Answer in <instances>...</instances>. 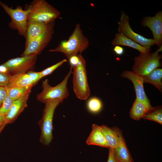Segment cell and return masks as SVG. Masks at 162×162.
Wrapping results in <instances>:
<instances>
[{
	"mask_svg": "<svg viewBox=\"0 0 162 162\" xmlns=\"http://www.w3.org/2000/svg\"><path fill=\"white\" fill-rule=\"evenodd\" d=\"M129 20L128 16L122 12L120 20L118 22L119 33L145 47L150 48L155 44L153 39L146 38L134 32L130 27Z\"/></svg>",
	"mask_w": 162,
	"mask_h": 162,
	"instance_id": "cell-9",
	"label": "cell"
},
{
	"mask_svg": "<svg viewBox=\"0 0 162 162\" xmlns=\"http://www.w3.org/2000/svg\"><path fill=\"white\" fill-rule=\"evenodd\" d=\"M142 25L148 27L152 32L153 40L158 47L161 46L162 41V13L158 12L153 17L144 18L142 22Z\"/></svg>",
	"mask_w": 162,
	"mask_h": 162,
	"instance_id": "cell-12",
	"label": "cell"
},
{
	"mask_svg": "<svg viewBox=\"0 0 162 162\" xmlns=\"http://www.w3.org/2000/svg\"><path fill=\"white\" fill-rule=\"evenodd\" d=\"M5 122V116L0 113V128L2 125L6 124Z\"/></svg>",
	"mask_w": 162,
	"mask_h": 162,
	"instance_id": "cell-34",
	"label": "cell"
},
{
	"mask_svg": "<svg viewBox=\"0 0 162 162\" xmlns=\"http://www.w3.org/2000/svg\"><path fill=\"white\" fill-rule=\"evenodd\" d=\"M55 22L46 24L35 21H28L25 47L31 41L47 30Z\"/></svg>",
	"mask_w": 162,
	"mask_h": 162,
	"instance_id": "cell-14",
	"label": "cell"
},
{
	"mask_svg": "<svg viewBox=\"0 0 162 162\" xmlns=\"http://www.w3.org/2000/svg\"><path fill=\"white\" fill-rule=\"evenodd\" d=\"M6 125V124H4L3 125H2L0 128V133L3 129L5 127Z\"/></svg>",
	"mask_w": 162,
	"mask_h": 162,
	"instance_id": "cell-35",
	"label": "cell"
},
{
	"mask_svg": "<svg viewBox=\"0 0 162 162\" xmlns=\"http://www.w3.org/2000/svg\"><path fill=\"white\" fill-rule=\"evenodd\" d=\"M28 10V21L48 24L54 22L60 15L57 9L45 0H34L26 8Z\"/></svg>",
	"mask_w": 162,
	"mask_h": 162,
	"instance_id": "cell-2",
	"label": "cell"
},
{
	"mask_svg": "<svg viewBox=\"0 0 162 162\" xmlns=\"http://www.w3.org/2000/svg\"><path fill=\"white\" fill-rule=\"evenodd\" d=\"M86 142L89 145H94L102 147L109 148L101 126L96 124H93L92 130Z\"/></svg>",
	"mask_w": 162,
	"mask_h": 162,
	"instance_id": "cell-16",
	"label": "cell"
},
{
	"mask_svg": "<svg viewBox=\"0 0 162 162\" xmlns=\"http://www.w3.org/2000/svg\"><path fill=\"white\" fill-rule=\"evenodd\" d=\"M59 99H56L45 102L43 110V116L38 122L41 133L40 141L45 145H48L53 138V119L55 110L62 103Z\"/></svg>",
	"mask_w": 162,
	"mask_h": 162,
	"instance_id": "cell-5",
	"label": "cell"
},
{
	"mask_svg": "<svg viewBox=\"0 0 162 162\" xmlns=\"http://www.w3.org/2000/svg\"><path fill=\"white\" fill-rule=\"evenodd\" d=\"M67 62V60L64 59L56 64L40 71L42 78L52 74L56 69Z\"/></svg>",
	"mask_w": 162,
	"mask_h": 162,
	"instance_id": "cell-25",
	"label": "cell"
},
{
	"mask_svg": "<svg viewBox=\"0 0 162 162\" xmlns=\"http://www.w3.org/2000/svg\"><path fill=\"white\" fill-rule=\"evenodd\" d=\"M149 109L136 98L130 111V116L132 118L136 120H139L141 118H143Z\"/></svg>",
	"mask_w": 162,
	"mask_h": 162,
	"instance_id": "cell-21",
	"label": "cell"
},
{
	"mask_svg": "<svg viewBox=\"0 0 162 162\" xmlns=\"http://www.w3.org/2000/svg\"><path fill=\"white\" fill-rule=\"evenodd\" d=\"M32 88L27 87L6 88L8 95L14 101L30 93Z\"/></svg>",
	"mask_w": 162,
	"mask_h": 162,
	"instance_id": "cell-23",
	"label": "cell"
},
{
	"mask_svg": "<svg viewBox=\"0 0 162 162\" xmlns=\"http://www.w3.org/2000/svg\"><path fill=\"white\" fill-rule=\"evenodd\" d=\"M30 94L28 93L14 101L5 116L6 124L14 122L27 107V101Z\"/></svg>",
	"mask_w": 162,
	"mask_h": 162,
	"instance_id": "cell-13",
	"label": "cell"
},
{
	"mask_svg": "<svg viewBox=\"0 0 162 162\" xmlns=\"http://www.w3.org/2000/svg\"><path fill=\"white\" fill-rule=\"evenodd\" d=\"M73 68H70L69 72L59 83L55 86H51L49 80L46 79L42 82V91L37 94V100L42 103L56 99H59L62 103L69 96V93L67 87L68 79L72 74Z\"/></svg>",
	"mask_w": 162,
	"mask_h": 162,
	"instance_id": "cell-3",
	"label": "cell"
},
{
	"mask_svg": "<svg viewBox=\"0 0 162 162\" xmlns=\"http://www.w3.org/2000/svg\"><path fill=\"white\" fill-rule=\"evenodd\" d=\"M0 72L4 74H10L8 68L3 64L0 65Z\"/></svg>",
	"mask_w": 162,
	"mask_h": 162,
	"instance_id": "cell-33",
	"label": "cell"
},
{
	"mask_svg": "<svg viewBox=\"0 0 162 162\" xmlns=\"http://www.w3.org/2000/svg\"><path fill=\"white\" fill-rule=\"evenodd\" d=\"M26 74L31 78L33 86H35L38 82L42 78L40 71L36 72L31 70L28 72Z\"/></svg>",
	"mask_w": 162,
	"mask_h": 162,
	"instance_id": "cell-27",
	"label": "cell"
},
{
	"mask_svg": "<svg viewBox=\"0 0 162 162\" xmlns=\"http://www.w3.org/2000/svg\"><path fill=\"white\" fill-rule=\"evenodd\" d=\"M89 44L88 40L83 34L80 25L78 23L67 40L62 41L56 48L49 51L62 53L68 59L72 56L81 54L87 48Z\"/></svg>",
	"mask_w": 162,
	"mask_h": 162,
	"instance_id": "cell-1",
	"label": "cell"
},
{
	"mask_svg": "<svg viewBox=\"0 0 162 162\" xmlns=\"http://www.w3.org/2000/svg\"><path fill=\"white\" fill-rule=\"evenodd\" d=\"M113 45H123L128 46L138 50L140 53L150 52L151 49L149 48L143 47L135 42L132 40L126 37L122 34L118 33L112 42Z\"/></svg>",
	"mask_w": 162,
	"mask_h": 162,
	"instance_id": "cell-17",
	"label": "cell"
},
{
	"mask_svg": "<svg viewBox=\"0 0 162 162\" xmlns=\"http://www.w3.org/2000/svg\"><path fill=\"white\" fill-rule=\"evenodd\" d=\"M14 101L7 94L0 107V113L5 116Z\"/></svg>",
	"mask_w": 162,
	"mask_h": 162,
	"instance_id": "cell-26",
	"label": "cell"
},
{
	"mask_svg": "<svg viewBox=\"0 0 162 162\" xmlns=\"http://www.w3.org/2000/svg\"><path fill=\"white\" fill-rule=\"evenodd\" d=\"M38 56L31 55L13 58L3 64L10 74H26L34 68Z\"/></svg>",
	"mask_w": 162,
	"mask_h": 162,
	"instance_id": "cell-8",
	"label": "cell"
},
{
	"mask_svg": "<svg viewBox=\"0 0 162 162\" xmlns=\"http://www.w3.org/2000/svg\"><path fill=\"white\" fill-rule=\"evenodd\" d=\"M108 157L107 162H118L115 156L114 149L109 148Z\"/></svg>",
	"mask_w": 162,
	"mask_h": 162,
	"instance_id": "cell-31",
	"label": "cell"
},
{
	"mask_svg": "<svg viewBox=\"0 0 162 162\" xmlns=\"http://www.w3.org/2000/svg\"><path fill=\"white\" fill-rule=\"evenodd\" d=\"M109 148L114 149L117 147L124 140L119 129L115 127L110 128L105 125L101 126Z\"/></svg>",
	"mask_w": 162,
	"mask_h": 162,
	"instance_id": "cell-15",
	"label": "cell"
},
{
	"mask_svg": "<svg viewBox=\"0 0 162 162\" xmlns=\"http://www.w3.org/2000/svg\"><path fill=\"white\" fill-rule=\"evenodd\" d=\"M6 88L5 86H0V107L7 95Z\"/></svg>",
	"mask_w": 162,
	"mask_h": 162,
	"instance_id": "cell-30",
	"label": "cell"
},
{
	"mask_svg": "<svg viewBox=\"0 0 162 162\" xmlns=\"http://www.w3.org/2000/svg\"><path fill=\"white\" fill-rule=\"evenodd\" d=\"M33 86L32 81L27 74H18L11 75L8 83L5 87L32 88Z\"/></svg>",
	"mask_w": 162,
	"mask_h": 162,
	"instance_id": "cell-18",
	"label": "cell"
},
{
	"mask_svg": "<svg viewBox=\"0 0 162 162\" xmlns=\"http://www.w3.org/2000/svg\"><path fill=\"white\" fill-rule=\"evenodd\" d=\"M143 118L154 121L162 124V109L161 106L152 107L147 111Z\"/></svg>",
	"mask_w": 162,
	"mask_h": 162,
	"instance_id": "cell-22",
	"label": "cell"
},
{
	"mask_svg": "<svg viewBox=\"0 0 162 162\" xmlns=\"http://www.w3.org/2000/svg\"><path fill=\"white\" fill-rule=\"evenodd\" d=\"M115 53L117 55L121 56L124 52V50L123 47L118 45L116 46L113 49Z\"/></svg>",
	"mask_w": 162,
	"mask_h": 162,
	"instance_id": "cell-32",
	"label": "cell"
},
{
	"mask_svg": "<svg viewBox=\"0 0 162 162\" xmlns=\"http://www.w3.org/2000/svg\"><path fill=\"white\" fill-rule=\"evenodd\" d=\"M142 77L144 83L152 84L161 91L162 83V69L157 68L148 74L141 76Z\"/></svg>",
	"mask_w": 162,
	"mask_h": 162,
	"instance_id": "cell-19",
	"label": "cell"
},
{
	"mask_svg": "<svg viewBox=\"0 0 162 162\" xmlns=\"http://www.w3.org/2000/svg\"><path fill=\"white\" fill-rule=\"evenodd\" d=\"M162 50L161 46L156 51L152 53H140L135 57L133 71L141 76L147 75L160 65V60L161 56L159 52Z\"/></svg>",
	"mask_w": 162,
	"mask_h": 162,
	"instance_id": "cell-6",
	"label": "cell"
},
{
	"mask_svg": "<svg viewBox=\"0 0 162 162\" xmlns=\"http://www.w3.org/2000/svg\"><path fill=\"white\" fill-rule=\"evenodd\" d=\"M11 75L4 74L0 72V86H6Z\"/></svg>",
	"mask_w": 162,
	"mask_h": 162,
	"instance_id": "cell-28",
	"label": "cell"
},
{
	"mask_svg": "<svg viewBox=\"0 0 162 162\" xmlns=\"http://www.w3.org/2000/svg\"><path fill=\"white\" fill-rule=\"evenodd\" d=\"M121 76L129 79L132 82L136 95V98L148 108L152 106L147 97L143 88V81L142 76L134 71H124Z\"/></svg>",
	"mask_w": 162,
	"mask_h": 162,
	"instance_id": "cell-11",
	"label": "cell"
},
{
	"mask_svg": "<svg viewBox=\"0 0 162 162\" xmlns=\"http://www.w3.org/2000/svg\"><path fill=\"white\" fill-rule=\"evenodd\" d=\"M113 149L118 162H134L126 146L124 140L122 141L117 147Z\"/></svg>",
	"mask_w": 162,
	"mask_h": 162,
	"instance_id": "cell-20",
	"label": "cell"
},
{
	"mask_svg": "<svg viewBox=\"0 0 162 162\" xmlns=\"http://www.w3.org/2000/svg\"><path fill=\"white\" fill-rule=\"evenodd\" d=\"M70 67L73 68L76 66L79 62V58L78 55L70 57L68 59Z\"/></svg>",
	"mask_w": 162,
	"mask_h": 162,
	"instance_id": "cell-29",
	"label": "cell"
},
{
	"mask_svg": "<svg viewBox=\"0 0 162 162\" xmlns=\"http://www.w3.org/2000/svg\"><path fill=\"white\" fill-rule=\"evenodd\" d=\"M55 23L46 31L31 41L26 47L20 56H38L47 46L54 33Z\"/></svg>",
	"mask_w": 162,
	"mask_h": 162,
	"instance_id": "cell-10",
	"label": "cell"
},
{
	"mask_svg": "<svg viewBox=\"0 0 162 162\" xmlns=\"http://www.w3.org/2000/svg\"><path fill=\"white\" fill-rule=\"evenodd\" d=\"M0 5L11 19L8 24L9 27L17 30L20 35L26 38L28 26V10H23L21 6L13 9L1 1H0Z\"/></svg>",
	"mask_w": 162,
	"mask_h": 162,
	"instance_id": "cell-7",
	"label": "cell"
},
{
	"mask_svg": "<svg viewBox=\"0 0 162 162\" xmlns=\"http://www.w3.org/2000/svg\"><path fill=\"white\" fill-rule=\"evenodd\" d=\"M79 62L73 67V88L77 98L86 100L89 96L90 91L88 81L86 62L81 54L78 55Z\"/></svg>",
	"mask_w": 162,
	"mask_h": 162,
	"instance_id": "cell-4",
	"label": "cell"
},
{
	"mask_svg": "<svg viewBox=\"0 0 162 162\" xmlns=\"http://www.w3.org/2000/svg\"><path fill=\"white\" fill-rule=\"evenodd\" d=\"M88 110L93 114H97L101 110L103 104L101 101L96 97H92L89 98L86 103Z\"/></svg>",
	"mask_w": 162,
	"mask_h": 162,
	"instance_id": "cell-24",
	"label": "cell"
}]
</instances>
